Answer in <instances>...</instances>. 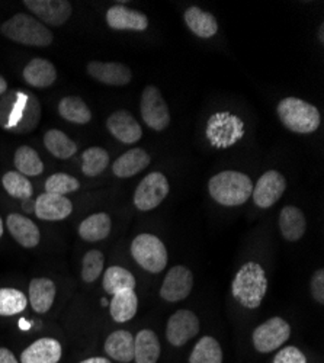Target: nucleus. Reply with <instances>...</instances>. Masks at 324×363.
<instances>
[{
    "label": "nucleus",
    "instance_id": "f257e3e1",
    "mask_svg": "<svg viewBox=\"0 0 324 363\" xmlns=\"http://www.w3.org/2000/svg\"><path fill=\"white\" fill-rule=\"evenodd\" d=\"M41 118L38 99L29 92L9 90L0 96V127L18 134L37 128Z\"/></svg>",
    "mask_w": 324,
    "mask_h": 363
},
{
    "label": "nucleus",
    "instance_id": "f03ea898",
    "mask_svg": "<svg viewBox=\"0 0 324 363\" xmlns=\"http://www.w3.org/2000/svg\"><path fill=\"white\" fill-rule=\"evenodd\" d=\"M268 292V278L264 269L257 262L245 263L231 284L234 299L245 308L255 310L260 307L262 301Z\"/></svg>",
    "mask_w": 324,
    "mask_h": 363
},
{
    "label": "nucleus",
    "instance_id": "7ed1b4c3",
    "mask_svg": "<svg viewBox=\"0 0 324 363\" xmlns=\"http://www.w3.org/2000/svg\"><path fill=\"white\" fill-rule=\"evenodd\" d=\"M208 192L223 206H239L252 196L253 182L242 172L224 170L210 179Z\"/></svg>",
    "mask_w": 324,
    "mask_h": 363
},
{
    "label": "nucleus",
    "instance_id": "20e7f679",
    "mask_svg": "<svg viewBox=\"0 0 324 363\" xmlns=\"http://www.w3.org/2000/svg\"><path fill=\"white\" fill-rule=\"evenodd\" d=\"M0 33L13 43L29 47H48L54 40V35L48 26H45L37 18L26 13H16L4 22L2 26H0Z\"/></svg>",
    "mask_w": 324,
    "mask_h": 363
},
{
    "label": "nucleus",
    "instance_id": "39448f33",
    "mask_svg": "<svg viewBox=\"0 0 324 363\" xmlns=\"http://www.w3.org/2000/svg\"><path fill=\"white\" fill-rule=\"evenodd\" d=\"M281 123L292 133L311 134L315 133L321 124L318 109L298 98H285L276 108Z\"/></svg>",
    "mask_w": 324,
    "mask_h": 363
},
{
    "label": "nucleus",
    "instance_id": "423d86ee",
    "mask_svg": "<svg viewBox=\"0 0 324 363\" xmlns=\"http://www.w3.org/2000/svg\"><path fill=\"white\" fill-rule=\"evenodd\" d=\"M131 255L143 269L152 274H160L167 266V249L153 234L137 235L131 243Z\"/></svg>",
    "mask_w": 324,
    "mask_h": 363
},
{
    "label": "nucleus",
    "instance_id": "0eeeda50",
    "mask_svg": "<svg viewBox=\"0 0 324 363\" xmlns=\"http://www.w3.org/2000/svg\"><path fill=\"white\" fill-rule=\"evenodd\" d=\"M245 134L243 121L230 112L213 115L207 125V137L217 148H227L238 143Z\"/></svg>",
    "mask_w": 324,
    "mask_h": 363
},
{
    "label": "nucleus",
    "instance_id": "6e6552de",
    "mask_svg": "<svg viewBox=\"0 0 324 363\" xmlns=\"http://www.w3.org/2000/svg\"><path fill=\"white\" fill-rule=\"evenodd\" d=\"M140 112L145 125L153 131H164L170 124L167 104L156 86H147L141 95Z\"/></svg>",
    "mask_w": 324,
    "mask_h": 363
},
{
    "label": "nucleus",
    "instance_id": "1a4fd4ad",
    "mask_svg": "<svg viewBox=\"0 0 324 363\" xmlns=\"http://www.w3.org/2000/svg\"><path fill=\"white\" fill-rule=\"evenodd\" d=\"M169 191L167 177L160 172H153L138 184L134 192V205L140 211H152L166 199Z\"/></svg>",
    "mask_w": 324,
    "mask_h": 363
},
{
    "label": "nucleus",
    "instance_id": "9d476101",
    "mask_svg": "<svg viewBox=\"0 0 324 363\" xmlns=\"http://www.w3.org/2000/svg\"><path fill=\"white\" fill-rule=\"evenodd\" d=\"M291 325L281 317H272L253 331V346L259 353H271L288 342Z\"/></svg>",
    "mask_w": 324,
    "mask_h": 363
},
{
    "label": "nucleus",
    "instance_id": "9b49d317",
    "mask_svg": "<svg viewBox=\"0 0 324 363\" xmlns=\"http://www.w3.org/2000/svg\"><path fill=\"white\" fill-rule=\"evenodd\" d=\"M286 189V179L278 170H268L263 173L257 180L256 186H253V201L259 208L274 206Z\"/></svg>",
    "mask_w": 324,
    "mask_h": 363
},
{
    "label": "nucleus",
    "instance_id": "f8f14e48",
    "mask_svg": "<svg viewBox=\"0 0 324 363\" xmlns=\"http://www.w3.org/2000/svg\"><path fill=\"white\" fill-rule=\"evenodd\" d=\"M199 333V318L189 310L176 311L167 321L166 336L172 346L181 347Z\"/></svg>",
    "mask_w": 324,
    "mask_h": 363
},
{
    "label": "nucleus",
    "instance_id": "ddd939ff",
    "mask_svg": "<svg viewBox=\"0 0 324 363\" xmlns=\"http://www.w3.org/2000/svg\"><path fill=\"white\" fill-rule=\"evenodd\" d=\"M23 5L50 26L66 23L73 12L72 4L67 0H25Z\"/></svg>",
    "mask_w": 324,
    "mask_h": 363
},
{
    "label": "nucleus",
    "instance_id": "4468645a",
    "mask_svg": "<svg viewBox=\"0 0 324 363\" xmlns=\"http://www.w3.org/2000/svg\"><path fill=\"white\" fill-rule=\"evenodd\" d=\"M194 286L192 272L185 266L172 267L160 288V296L167 302H179L191 294Z\"/></svg>",
    "mask_w": 324,
    "mask_h": 363
},
{
    "label": "nucleus",
    "instance_id": "2eb2a0df",
    "mask_svg": "<svg viewBox=\"0 0 324 363\" xmlns=\"http://www.w3.org/2000/svg\"><path fill=\"white\" fill-rule=\"evenodd\" d=\"M34 213L43 221H62L73 213V203L66 196L45 192L37 198Z\"/></svg>",
    "mask_w": 324,
    "mask_h": 363
},
{
    "label": "nucleus",
    "instance_id": "dca6fc26",
    "mask_svg": "<svg viewBox=\"0 0 324 363\" xmlns=\"http://www.w3.org/2000/svg\"><path fill=\"white\" fill-rule=\"evenodd\" d=\"M106 23L115 31H145L149 18L124 5H113L106 12Z\"/></svg>",
    "mask_w": 324,
    "mask_h": 363
},
{
    "label": "nucleus",
    "instance_id": "f3484780",
    "mask_svg": "<svg viewBox=\"0 0 324 363\" xmlns=\"http://www.w3.org/2000/svg\"><path fill=\"white\" fill-rule=\"evenodd\" d=\"M108 131L124 144H134L141 140L143 130L138 121L127 111H116L106 119Z\"/></svg>",
    "mask_w": 324,
    "mask_h": 363
},
{
    "label": "nucleus",
    "instance_id": "a211bd4d",
    "mask_svg": "<svg viewBox=\"0 0 324 363\" xmlns=\"http://www.w3.org/2000/svg\"><path fill=\"white\" fill-rule=\"evenodd\" d=\"M87 73L95 80L109 86H127L133 79L130 67L115 62H91L87 65Z\"/></svg>",
    "mask_w": 324,
    "mask_h": 363
},
{
    "label": "nucleus",
    "instance_id": "6ab92c4d",
    "mask_svg": "<svg viewBox=\"0 0 324 363\" xmlns=\"http://www.w3.org/2000/svg\"><path fill=\"white\" fill-rule=\"evenodd\" d=\"M63 356V347L60 342L44 337L29 345L21 353V363H58Z\"/></svg>",
    "mask_w": 324,
    "mask_h": 363
},
{
    "label": "nucleus",
    "instance_id": "aec40b11",
    "mask_svg": "<svg viewBox=\"0 0 324 363\" xmlns=\"http://www.w3.org/2000/svg\"><path fill=\"white\" fill-rule=\"evenodd\" d=\"M6 227L11 235L25 249H34L40 245L41 233L37 224L21 214H9Z\"/></svg>",
    "mask_w": 324,
    "mask_h": 363
},
{
    "label": "nucleus",
    "instance_id": "412c9836",
    "mask_svg": "<svg viewBox=\"0 0 324 363\" xmlns=\"http://www.w3.org/2000/svg\"><path fill=\"white\" fill-rule=\"evenodd\" d=\"M279 230L286 241H298L307 230V220L303 211L297 206L286 205L279 214Z\"/></svg>",
    "mask_w": 324,
    "mask_h": 363
},
{
    "label": "nucleus",
    "instance_id": "4be33fe9",
    "mask_svg": "<svg viewBox=\"0 0 324 363\" xmlns=\"http://www.w3.org/2000/svg\"><path fill=\"white\" fill-rule=\"evenodd\" d=\"M150 162H152V157L145 150L138 147L131 148L130 151H127V153H124L113 162L112 172L115 176L121 179L133 177L149 166Z\"/></svg>",
    "mask_w": 324,
    "mask_h": 363
},
{
    "label": "nucleus",
    "instance_id": "5701e85b",
    "mask_svg": "<svg viewBox=\"0 0 324 363\" xmlns=\"http://www.w3.org/2000/svg\"><path fill=\"white\" fill-rule=\"evenodd\" d=\"M55 284L47 278H35L29 284V304L37 314H45L54 304Z\"/></svg>",
    "mask_w": 324,
    "mask_h": 363
},
{
    "label": "nucleus",
    "instance_id": "b1692460",
    "mask_svg": "<svg viewBox=\"0 0 324 363\" xmlns=\"http://www.w3.org/2000/svg\"><path fill=\"white\" fill-rule=\"evenodd\" d=\"M105 352L109 357L121 363L134 360V336L127 330H116L106 337Z\"/></svg>",
    "mask_w": 324,
    "mask_h": 363
},
{
    "label": "nucleus",
    "instance_id": "393cba45",
    "mask_svg": "<svg viewBox=\"0 0 324 363\" xmlns=\"http://www.w3.org/2000/svg\"><path fill=\"white\" fill-rule=\"evenodd\" d=\"M25 82L38 89L50 87L57 80V70L54 65L45 58H33L23 69Z\"/></svg>",
    "mask_w": 324,
    "mask_h": 363
},
{
    "label": "nucleus",
    "instance_id": "a878e982",
    "mask_svg": "<svg viewBox=\"0 0 324 363\" xmlns=\"http://www.w3.org/2000/svg\"><path fill=\"white\" fill-rule=\"evenodd\" d=\"M184 18L191 31L202 40L213 38L218 33V22L216 16L208 12H203L198 6L188 8Z\"/></svg>",
    "mask_w": 324,
    "mask_h": 363
},
{
    "label": "nucleus",
    "instance_id": "bb28decb",
    "mask_svg": "<svg viewBox=\"0 0 324 363\" xmlns=\"http://www.w3.org/2000/svg\"><path fill=\"white\" fill-rule=\"evenodd\" d=\"M160 353V340L153 330H141L134 337L135 363H157Z\"/></svg>",
    "mask_w": 324,
    "mask_h": 363
},
{
    "label": "nucleus",
    "instance_id": "cd10ccee",
    "mask_svg": "<svg viewBox=\"0 0 324 363\" xmlns=\"http://www.w3.org/2000/svg\"><path fill=\"white\" fill-rule=\"evenodd\" d=\"M138 296L134 289H125L112 296L109 304V313L113 321L127 323L137 314Z\"/></svg>",
    "mask_w": 324,
    "mask_h": 363
},
{
    "label": "nucleus",
    "instance_id": "c85d7f7f",
    "mask_svg": "<svg viewBox=\"0 0 324 363\" xmlns=\"http://www.w3.org/2000/svg\"><path fill=\"white\" fill-rule=\"evenodd\" d=\"M112 221L111 217L106 213H98L92 214L83 220L79 225V235L89 243H95V241H101L106 238L111 234Z\"/></svg>",
    "mask_w": 324,
    "mask_h": 363
},
{
    "label": "nucleus",
    "instance_id": "c756f323",
    "mask_svg": "<svg viewBox=\"0 0 324 363\" xmlns=\"http://www.w3.org/2000/svg\"><path fill=\"white\" fill-rule=\"evenodd\" d=\"M44 145L50 153L62 160H67L77 153V144L60 130H50L44 135Z\"/></svg>",
    "mask_w": 324,
    "mask_h": 363
},
{
    "label": "nucleus",
    "instance_id": "7c9ffc66",
    "mask_svg": "<svg viewBox=\"0 0 324 363\" xmlns=\"http://www.w3.org/2000/svg\"><path fill=\"white\" fill-rule=\"evenodd\" d=\"M135 278L130 270L121 266H111L104 274L102 286L106 294L115 295L125 289H135Z\"/></svg>",
    "mask_w": 324,
    "mask_h": 363
},
{
    "label": "nucleus",
    "instance_id": "2f4dec72",
    "mask_svg": "<svg viewBox=\"0 0 324 363\" xmlns=\"http://www.w3.org/2000/svg\"><path fill=\"white\" fill-rule=\"evenodd\" d=\"M58 113L62 118H65L69 123L73 124H87L91 123L92 112L87 106L83 99L77 96H66L58 104Z\"/></svg>",
    "mask_w": 324,
    "mask_h": 363
},
{
    "label": "nucleus",
    "instance_id": "473e14b6",
    "mask_svg": "<svg viewBox=\"0 0 324 363\" xmlns=\"http://www.w3.org/2000/svg\"><path fill=\"white\" fill-rule=\"evenodd\" d=\"M15 167L23 176H40L44 172V163L37 151L29 145H21L15 151Z\"/></svg>",
    "mask_w": 324,
    "mask_h": 363
},
{
    "label": "nucleus",
    "instance_id": "72a5a7b5",
    "mask_svg": "<svg viewBox=\"0 0 324 363\" xmlns=\"http://www.w3.org/2000/svg\"><path fill=\"white\" fill-rule=\"evenodd\" d=\"M189 363H223V349L220 343L211 337H202L194 347Z\"/></svg>",
    "mask_w": 324,
    "mask_h": 363
},
{
    "label": "nucleus",
    "instance_id": "f704fd0d",
    "mask_svg": "<svg viewBox=\"0 0 324 363\" xmlns=\"http://www.w3.org/2000/svg\"><path fill=\"white\" fill-rule=\"evenodd\" d=\"M109 166V155L102 147H89L82 155V172L83 174L95 177L105 172Z\"/></svg>",
    "mask_w": 324,
    "mask_h": 363
},
{
    "label": "nucleus",
    "instance_id": "c9c22d12",
    "mask_svg": "<svg viewBox=\"0 0 324 363\" xmlns=\"http://www.w3.org/2000/svg\"><path fill=\"white\" fill-rule=\"evenodd\" d=\"M28 307L26 295L15 288H0V315L21 314Z\"/></svg>",
    "mask_w": 324,
    "mask_h": 363
},
{
    "label": "nucleus",
    "instance_id": "e433bc0d",
    "mask_svg": "<svg viewBox=\"0 0 324 363\" xmlns=\"http://www.w3.org/2000/svg\"><path fill=\"white\" fill-rule=\"evenodd\" d=\"M2 185L5 191L16 199L28 201L34 194L33 184L26 179V176L21 174L19 172H8L2 177Z\"/></svg>",
    "mask_w": 324,
    "mask_h": 363
},
{
    "label": "nucleus",
    "instance_id": "4c0bfd02",
    "mask_svg": "<svg viewBox=\"0 0 324 363\" xmlns=\"http://www.w3.org/2000/svg\"><path fill=\"white\" fill-rule=\"evenodd\" d=\"M105 256L99 250H89L82 260V279L86 284L95 282L104 272Z\"/></svg>",
    "mask_w": 324,
    "mask_h": 363
},
{
    "label": "nucleus",
    "instance_id": "58836bf2",
    "mask_svg": "<svg viewBox=\"0 0 324 363\" xmlns=\"http://www.w3.org/2000/svg\"><path fill=\"white\" fill-rule=\"evenodd\" d=\"M44 188L47 194L65 196L67 194L79 191L80 182L67 173H55L45 180Z\"/></svg>",
    "mask_w": 324,
    "mask_h": 363
},
{
    "label": "nucleus",
    "instance_id": "ea45409f",
    "mask_svg": "<svg viewBox=\"0 0 324 363\" xmlns=\"http://www.w3.org/2000/svg\"><path fill=\"white\" fill-rule=\"evenodd\" d=\"M274 363H307V357L298 347L286 346L275 354Z\"/></svg>",
    "mask_w": 324,
    "mask_h": 363
},
{
    "label": "nucleus",
    "instance_id": "a19ab883",
    "mask_svg": "<svg viewBox=\"0 0 324 363\" xmlns=\"http://www.w3.org/2000/svg\"><path fill=\"white\" fill-rule=\"evenodd\" d=\"M310 289L314 301H317L318 304H324V270L323 269H318L317 272H314Z\"/></svg>",
    "mask_w": 324,
    "mask_h": 363
},
{
    "label": "nucleus",
    "instance_id": "79ce46f5",
    "mask_svg": "<svg viewBox=\"0 0 324 363\" xmlns=\"http://www.w3.org/2000/svg\"><path fill=\"white\" fill-rule=\"evenodd\" d=\"M0 363H21L15 354L6 349V347H0Z\"/></svg>",
    "mask_w": 324,
    "mask_h": 363
},
{
    "label": "nucleus",
    "instance_id": "37998d69",
    "mask_svg": "<svg viewBox=\"0 0 324 363\" xmlns=\"http://www.w3.org/2000/svg\"><path fill=\"white\" fill-rule=\"evenodd\" d=\"M79 363H111V360H108L106 357H101V356H95V357H89V359H84Z\"/></svg>",
    "mask_w": 324,
    "mask_h": 363
},
{
    "label": "nucleus",
    "instance_id": "c03bdc74",
    "mask_svg": "<svg viewBox=\"0 0 324 363\" xmlns=\"http://www.w3.org/2000/svg\"><path fill=\"white\" fill-rule=\"evenodd\" d=\"M6 92H8V82L2 76H0V96Z\"/></svg>",
    "mask_w": 324,
    "mask_h": 363
},
{
    "label": "nucleus",
    "instance_id": "a18cd8bd",
    "mask_svg": "<svg viewBox=\"0 0 324 363\" xmlns=\"http://www.w3.org/2000/svg\"><path fill=\"white\" fill-rule=\"evenodd\" d=\"M318 40L321 44L324 43V25H320V28H318Z\"/></svg>",
    "mask_w": 324,
    "mask_h": 363
},
{
    "label": "nucleus",
    "instance_id": "49530a36",
    "mask_svg": "<svg viewBox=\"0 0 324 363\" xmlns=\"http://www.w3.org/2000/svg\"><path fill=\"white\" fill-rule=\"evenodd\" d=\"M4 235V223H2V217H0V238Z\"/></svg>",
    "mask_w": 324,
    "mask_h": 363
}]
</instances>
